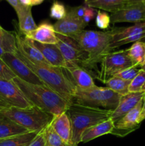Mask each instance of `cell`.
<instances>
[{
    "mask_svg": "<svg viewBox=\"0 0 145 146\" xmlns=\"http://www.w3.org/2000/svg\"><path fill=\"white\" fill-rule=\"evenodd\" d=\"M24 96L34 106L54 116L66 112L71 104L46 86L36 85L22 81L18 77L12 80Z\"/></svg>",
    "mask_w": 145,
    "mask_h": 146,
    "instance_id": "6da1fadb",
    "label": "cell"
},
{
    "mask_svg": "<svg viewBox=\"0 0 145 146\" xmlns=\"http://www.w3.org/2000/svg\"><path fill=\"white\" fill-rule=\"evenodd\" d=\"M15 54L39 77L46 86L55 91L69 104H72L76 87L63 68L30 61L18 51V48Z\"/></svg>",
    "mask_w": 145,
    "mask_h": 146,
    "instance_id": "7a4b0ae2",
    "label": "cell"
},
{
    "mask_svg": "<svg viewBox=\"0 0 145 146\" xmlns=\"http://www.w3.org/2000/svg\"><path fill=\"white\" fill-rule=\"evenodd\" d=\"M71 125L70 146H78L81 143L85 130L111 118L112 111L72 104L66 111Z\"/></svg>",
    "mask_w": 145,
    "mask_h": 146,
    "instance_id": "3957f363",
    "label": "cell"
},
{
    "mask_svg": "<svg viewBox=\"0 0 145 146\" xmlns=\"http://www.w3.org/2000/svg\"><path fill=\"white\" fill-rule=\"evenodd\" d=\"M112 29L107 31L83 30L81 32L71 36L80 46L89 54V59L86 66L88 72L93 73L95 77L98 73V64L105 54L111 52V38Z\"/></svg>",
    "mask_w": 145,
    "mask_h": 146,
    "instance_id": "277c9868",
    "label": "cell"
},
{
    "mask_svg": "<svg viewBox=\"0 0 145 146\" xmlns=\"http://www.w3.org/2000/svg\"><path fill=\"white\" fill-rule=\"evenodd\" d=\"M4 116L26 128L29 132L39 133L53 119L54 115L36 106L25 108L11 107L0 110Z\"/></svg>",
    "mask_w": 145,
    "mask_h": 146,
    "instance_id": "5b68a950",
    "label": "cell"
},
{
    "mask_svg": "<svg viewBox=\"0 0 145 146\" xmlns=\"http://www.w3.org/2000/svg\"><path fill=\"white\" fill-rule=\"evenodd\" d=\"M121 96L107 87L95 86L88 89L75 88L72 104L114 111Z\"/></svg>",
    "mask_w": 145,
    "mask_h": 146,
    "instance_id": "8992f818",
    "label": "cell"
},
{
    "mask_svg": "<svg viewBox=\"0 0 145 146\" xmlns=\"http://www.w3.org/2000/svg\"><path fill=\"white\" fill-rule=\"evenodd\" d=\"M132 66L133 65L128 56L127 50L111 51L105 54L101 59L95 78L105 84L107 80Z\"/></svg>",
    "mask_w": 145,
    "mask_h": 146,
    "instance_id": "52a82bcc",
    "label": "cell"
},
{
    "mask_svg": "<svg viewBox=\"0 0 145 146\" xmlns=\"http://www.w3.org/2000/svg\"><path fill=\"white\" fill-rule=\"evenodd\" d=\"M56 45L61 51L67 66H78L86 70L89 54L79 44L70 36L57 34Z\"/></svg>",
    "mask_w": 145,
    "mask_h": 146,
    "instance_id": "ba28073f",
    "label": "cell"
},
{
    "mask_svg": "<svg viewBox=\"0 0 145 146\" xmlns=\"http://www.w3.org/2000/svg\"><path fill=\"white\" fill-rule=\"evenodd\" d=\"M34 106L12 81L0 79V110L7 108H25Z\"/></svg>",
    "mask_w": 145,
    "mask_h": 146,
    "instance_id": "9c48e42d",
    "label": "cell"
},
{
    "mask_svg": "<svg viewBox=\"0 0 145 146\" xmlns=\"http://www.w3.org/2000/svg\"><path fill=\"white\" fill-rule=\"evenodd\" d=\"M112 31L111 48L114 49L145 38V21L136 23L129 27L112 29Z\"/></svg>",
    "mask_w": 145,
    "mask_h": 146,
    "instance_id": "30bf717a",
    "label": "cell"
},
{
    "mask_svg": "<svg viewBox=\"0 0 145 146\" xmlns=\"http://www.w3.org/2000/svg\"><path fill=\"white\" fill-rule=\"evenodd\" d=\"M1 58L7 64L15 76L22 81L31 84L45 86L39 77L28 68L25 63L15 54L4 53Z\"/></svg>",
    "mask_w": 145,
    "mask_h": 146,
    "instance_id": "8fae6325",
    "label": "cell"
},
{
    "mask_svg": "<svg viewBox=\"0 0 145 146\" xmlns=\"http://www.w3.org/2000/svg\"><path fill=\"white\" fill-rule=\"evenodd\" d=\"M112 24L122 22L139 23L145 21V1L129 2L110 15Z\"/></svg>",
    "mask_w": 145,
    "mask_h": 146,
    "instance_id": "7c38bea8",
    "label": "cell"
},
{
    "mask_svg": "<svg viewBox=\"0 0 145 146\" xmlns=\"http://www.w3.org/2000/svg\"><path fill=\"white\" fill-rule=\"evenodd\" d=\"M143 101L144 99H142L139 101V104L133 109L131 110L119 121L115 123V128L111 134L123 137L139 128L141 123L139 118L143 106Z\"/></svg>",
    "mask_w": 145,
    "mask_h": 146,
    "instance_id": "4fadbf2b",
    "label": "cell"
},
{
    "mask_svg": "<svg viewBox=\"0 0 145 146\" xmlns=\"http://www.w3.org/2000/svg\"><path fill=\"white\" fill-rule=\"evenodd\" d=\"M86 26L82 19L78 18L71 8L67 11L65 17L55 22L53 27L57 34L71 36L83 31Z\"/></svg>",
    "mask_w": 145,
    "mask_h": 146,
    "instance_id": "5bb4252c",
    "label": "cell"
},
{
    "mask_svg": "<svg viewBox=\"0 0 145 146\" xmlns=\"http://www.w3.org/2000/svg\"><path fill=\"white\" fill-rule=\"evenodd\" d=\"M144 91L136 93L129 92L125 95L121 96L117 106L114 111H112L111 115V118L113 122L115 123L123 118L127 113L139 104V101L144 99Z\"/></svg>",
    "mask_w": 145,
    "mask_h": 146,
    "instance_id": "9a60e30c",
    "label": "cell"
},
{
    "mask_svg": "<svg viewBox=\"0 0 145 146\" xmlns=\"http://www.w3.org/2000/svg\"><path fill=\"white\" fill-rule=\"evenodd\" d=\"M31 42L39 50L49 65L63 69L66 68V62L56 44H41L33 40Z\"/></svg>",
    "mask_w": 145,
    "mask_h": 146,
    "instance_id": "2e32d148",
    "label": "cell"
},
{
    "mask_svg": "<svg viewBox=\"0 0 145 146\" xmlns=\"http://www.w3.org/2000/svg\"><path fill=\"white\" fill-rule=\"evenodd\" d=\"M18 51L31 61L48 64L39 50L32 44L31 40L25 37L18 31H15Z\"/></svg>",
    "mask_w": 145,
    "mask_h": 146,
    "instance_id": "e0dca14e",
    "label": "cell"
},
{
    "mask_svg": "<svg viewBox=\"0 0 145 146\" xmlns=\"http://www.w3.org/2000/svg\"><path fill=\"white\" fill-rule=\"evenodd\" d=\"M63 70L77 88L88 89L96 86L92 75L84 68L78 66L69 65Z\"/></svg>",
    "mask_w": 145,
    "mask_h": 146,
    "instance_id": "ac0fdd59",
    "label": "cell"
},
{
    "mask_svg": "<svg viewBox=\"0 0 145 146\" xmlns=\"http://www.w3.org/2000/svg\"><path fill=\"white\" fill-rule=\"evenodd\" d=\"M25 37L41 44H57L58 42L53 25L47 21H43L35 30L25 35Z\"/></svg>",
    "mask_w": 145,
    "mask_h": 146,
    "instance_id": "d6986e66",
    "label": "cell"
},
{
    "mask_svg": "<svg viewBox=\"0 0 145 146\" xmlns=\"http://www.w3.org/2000/svg\"><path fill=\"white\" fill-rule=\"evenodd\" d=\"M114 128L115 123L113 122L112 118H109L103 122L100 123L85 130L82 135L81 142L88 143L102 135L112 133Z\"/></svg>",
    "mask_w": 145,
    "mask_h": 146,
    "instance_id": "ffe728a7",
    "label": "cell"
},
{
    "mask_svg": "<svg viewBox=\"0 0 145 146\" xmlns=\"http://www.w3.org/2000/svg\"><path fill=\"white\" fill-rule=\"evenodd\" d=\"M31 7L21 5L15 11L18 19L19 32L24 36L37 28L31 12Z\"/></svg>",
    "mask_w": 145,
    "mask_h": 146,
    "instance_id": "44dd1931",
    "label": "cell"
},
{
    "mask_svg": "<svg viewBox=\"0 0 145 146\" xmlns=\"http://www.w3.org/2000/svg\"><path fill=\"white\" fill-rule=\"evenodd\" d=\"M51 124L61 139L69 145L71 136V125L67 113L64 112L61 115L54 116Z\"/></svg>",
    "mask_w": 145,
    "mask_h": 146,
    "instance_id": "7402d4cb",
    "label": "cell"
},
{
    "mask_svg": "<svg viewBox=\"0 0 145 146\" xmlns=\"http://www.w3.org/2000/svg\"><path fill=\"white\" fill-rule=\"evenodd\" d=\"M26 128L0 115V140L28 133Z\"/></svg>",
    "mask_w": 145,
    "mask_h": 146,
    "instance_id": "603a6c76",
    "label": "cell"
},
{
    "mask_svg": "<svg viewBox=\"0 0 145 146\" xmlns=\"http://www.w3.org/2000/svg\"><path fill=\"white\" fill-rule=\"evenodd\" d=\"M129 3V0H84V4L92 8L114 13Z\"/></svg>",
    "mask_w": 145,
    "mask_h": 146,
    "instance_id": "cb8c5ba5",
    "label": "cell"
},
{
    "mask_svg": "<svg viewBox=\"0 0 145 146\" xmlns=\"http://www.w3.org/2000/svg\"><path fill=\"white\" fill-rule=\"evenodd\" d=\"M127 50L128 56L132 61L133 66H140L145 56V42L136 41Z\"/></svg>",
    "mask_w": 145,
    "mask_h": 146,
    "instance_id": "d4e9b609",
    "label": "cell"
},
{
    "mask_svg": "<svg viewBox=\"0 0 145 146\" xmlns=\"http://www.w3.org/2000/svg\"><path fill=\"white\" fill-rule=\"evenodd\" d=\"M38 133L36 132H28L0 140V146H27Z\"/></svg>",
    "mask_w": 145,
    "mask_h": 146,
    "instance_id": "484cf974",
    "label": "cell"
},
{
    "mask_svg": "<svg viewBox=\"0 0 145 146\" xmlns=\"http://www.w3.org/2000/svg\"><path fill=\"white\" fill-rule=\"evenodd\" d=\"M130 82V81H126L118 77L113 76L107 80L105 84H106V87L112 90L114 92L119 94L120 96H123L129 93Z\"/></svg>",
    "mask_w": 145,
    "mask_h": 146,
    "instance_id": "4316f807",
    "label": "cell"
},
{
    "mask_svg": "<svg viewBox=\"0 0 145 146\" xmlns=\"http://www.w3.org/2000/svg\"><path fill=\"white\" fill-rule=\"evenodd\" d=\"M1 46L4 53L16 54L17 51V45L15 32L4 29L1 37Z\"/></svg>",
    "mask_w": 145,
    "mask_h": 146,
    "instance_id": "83f0119b",
    "label": "cell"
},
{
    "mask_svg": "<svg viewBox=\"0 0 145 146\" xmlns=\"http://www.w3.org/2000/svg\"><path fill=\"white\" fill-rule=\"evenodd\" d=\"M44 136L45 146H69L55 132L51 123L44 128Z\"/></svg>",
    "mask_w": 145,
    "mask_h": 146,
    "instance_id": "f1b7e54d",
    "label": "cell"
},
{
    "mask_svg": "<svg viewBox=\"0 0 145 146\" xmlns=\"http://www.w3.org/2000/svg\"><path fill=\"white\" fill-rule=\"evenodd\" d=\"M145 83V71L139 69L136 76L131 81L129 86V92L136 93L142 91V88Z\"/></svg>",
    "mask_w": 145,
    "mask_h": 146,
    "instance_id": "f546056e",
    "label": "cell"
},
{
    "mask_svg": "<svg viewBox=\"0 0 145 146\" xmlns=\"http://www.w3.org/2000/svg\"><path fill=\"white\" fill-rule=\"evenodd\" d=\"M67 14V9L65 5L60 1H55L50 9V17L58 21L63 19Z\"/></svg>",
    "mask_w": 145,
    "mask_h": 146,
    "instance_id": "4dcf8cb0",
    "label": "cell"
},
{
    "mask_svg": "<svg viewBox=\"0 0 145 146\" xmlns=\"http://www.w3.org/2000/svg\"><path fill=\"white\" fill-rule=\"evenodd\" d=\"M110 22V16L107 13L101 11V10L98 11L96 19H95V23L98 28L101 29H107L109 27Z\"/></svg>",
    "mask_w": 145,
    "mask_h": 146,
    "instance_id": "1f68e13d",
    "label": "cell"
},
{
    "mask_svg": "<svg viewBox=\"0 0 145 146\" xmlns=\"http://www.w3.org/2000/svg\"><path fill=\"white\" fill-rule=\"evenodd\" d=\"M15 77V74L10 69L4 61V60L0 57V79L5 81H12Z\"/></svg>",
    "mask_w": 145,
    "mask_h": 146,
    "instance_id": "d6a6232c",
    "label": "cell"
},
{
    "mask_svg": "<svg viewBox=\"0 0 145 146\" xmlns=\"http://www.w3.org/2000/svg\"><path fill=\"white\" fill-rule=\"evenodd\" d=\"M139 69H138L137 67L132 66L129 68H126V69L123 70L119 74L115 75V76L118 77L119 78H122L123 80H126V81H132L134 78L136 76V74L139 72Z\"/></svg>",
    "mask_w": 145,
    "mask_h": 146,
    "instance_id": "836d02e7",
    "label": "cell"
},
{
    "mask_svg": "<svg viewBox=\"0 0 145 146\" xmlns=\"http://www.w3.org/2000/svg\"><path fill=\"white\" fill-rule=\"evenodd\" d=\"M27 146H45V136H44V129L40 131L36 138Z\"/></svg>",
    "mask_w": 145,
    "mask_h": 146,
    "instance_id": "e575fe53",
    "label": "cell"
},
{
    "mask_svg": "<svg viewBox=\"0 0 145 146\" xmlns=\"http://www.w3.org/2000/svg\"><path fill=\"white\" fill-rule=\"evenodd\" d=\"M95 14H96V11L95 9L85 5V14L82 18V21L86 25H88L90 21L95 17Z\"/></svg>",
    "mask_w": 145,
    "mask_h": 146,
    "instance_id": "d590c367",
    "label": "cell"
},
{
    "mask_svg": "<svg viewBox=\"0 0 145 146\" xmlns=\"http://www.w3.org/2000/svg\"><path fill=\"white\" fill-rule=\"evenodd\" d=\"M6 1H7V2H8L9 4L10 5H11V7L14 9V10H15V11L17 9L19 8L20 6L21 5V4H20V2L18 0H6Z\"/></svg>",
    "mask_w": 145,
    "mask_h": 146,
    "instance_id": "8d00e7d4",
    "label": "cell"
},
{
    "mask_svg": "<svg viewBox=\"0 0 145 146\" xmlns=\"http://www.w3.org/2000/svg\"><path fill=\"white\" fill-rule=\"evenodd\" d=\"M144 120H145V96L143 101V106H142V112H141L139 121H140V123H142Z\"/></svg>",
    "mask_w": 145,
    "mask_h": 146,
    "instance_id": "74e56055",
    "label": "cell"
},
{
    "mask_svg": "<svg viewBox=\"0 0 145 146\" xmlns=\"http://www.w3.org/2000/svg\"><path fill=\"white\" fill-rule=\"evenodd\" d=\"M4 29L1 27V26L0 25V57L1 58V56H3V54H4V51H3L2 48H1V37H2L3 35V32H4Z\"/></svg>",
    "mask_w": 145,
    "mask_h": 146,
    "instance_id": "f35d334b",
    "label": "cell"
},
{
    "mask_svg": "<svg viewBox=\"0 0 145 146\" xmlns=\"http://www.w3.org/2000/svg\"><path fill=\"white\" fill-rule=\"evenodd\" d=\"M20 4L25 7H31V0H18Z\"/></svg>",
    "mask_w": 145,
    "mask_h": 146,
    "instance_id": "ab89813d",
    "label": "cell"
},
{
    "mask_svg": "<svg viewBox=\"0 0 145 146\" xmlns=\"http://www.w3.org/2000/svg\"><path fill=\"white\" fill-rule=\"evenodd\" d=\"M44 1V0H31V7L41 4Z\"/></svg>",
    "mask_w": 145,
    "mask_h": 146,
    "instance_id": "60d3db41",
    "label": "cell"
},
{
    "mask_svg": "<svg viewBox=\"0 0 145 146\" xmlns=\"http://www.w3.org/2000/svg\"><path fill=\"white\" fill-rule=\"evenodd\" d=\"M140 69L143 70V71H145V56H144V61L143 62H142V65L140 66Z\"/></svg>",
    "mask_w": 145,
    "mask_h": 146,
    "instance_id": "b9f144b4",
    "label": "cell"
},
{
    "mask_svg": "<svg viewBox=\"0 0 145 146\" xmlns=\"http://www.w3.org/2000/svg\"><path fill=\"white\" fill-rule=\"evenodd\" d=\"M129 2H142V1H145V0H129Z\"/></svg>",
    "mask_w": 145,
    "mask_h": 146,
    "instance_id": "7bdbcfd3",
    "label": "cell"
},
{
    "mask_svg": "<svg viewBox=\"0 0 145 146\" xmlns=\"http://www.w3.org/2000/svg\"><path fill=\"white\" fill-rule=\"evenodd\" d=\"M142 91H144V92H145V83H144V84L143 87H142Z\"/></svg>",
    "mask_w": 145,
    "mask_h": 146,
    "instance_id": "ee69618b",
    "label": "cell"
}]
</instances>
